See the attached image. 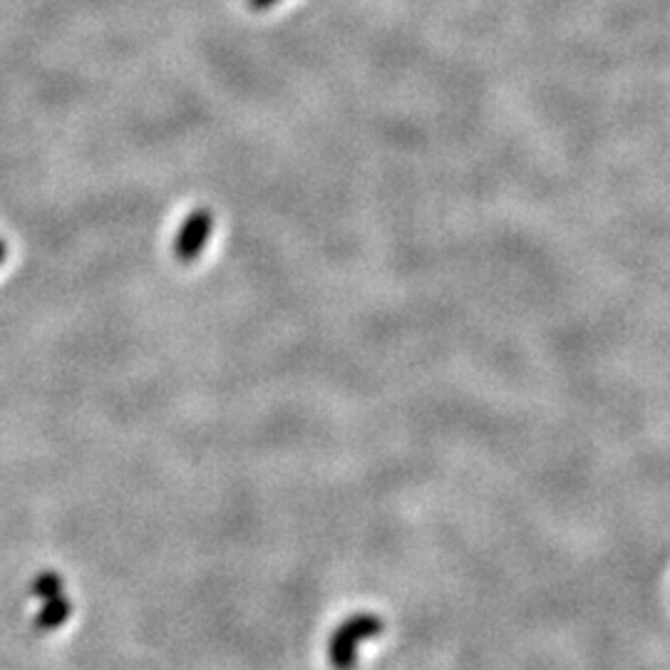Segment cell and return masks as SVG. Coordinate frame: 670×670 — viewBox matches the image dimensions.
<instances>
[{
  "mask_svg": "<svg viewBox=\"0 0 670 670\" xmlns=\"http://www.w3.org/2000/svg\"><path fill=\"white\" fill-rule=\"evenodd\" d=\"M67 616V603L63 596H53V599H48V606H45V611L38 616V623L45 628H53L58 626V623H63V618Z\"/></svg>",
  "mask_w": 670,
  "mask_h": 670,
  "instance_id": "3",
  "label": "cell"
},
{
  "mask_svg": "<svg viewBox=\"0 0 670 670\" xmlns=\"http://www.w3.org/2000/svg\"><path fill=\"white\" fill-rule=\"evenodd\" d=\"M5 256H8V244H5L3 239H0V264L5 261Z\"/></svg>",
  "mask_w": 670,
  "mask_h": 670,
  "instance_id": "5",
  "label": "cell"
},
{
  "mask_svg": "<svg viewBox=\"0 0 670 670\" xmlns=\"http://www.w3.org/2000/svg\"><path fill=\"white\" fill-rule=\"evenodd\" d=\"M211 231H214V214L209 209H197L184 219L182 229L174 239V256H177L179 264L189 266L204 254Z\"/></svg>",
  "mask_w": 670,
  "mask_h": 670,
  "instance_id": "1",
  "label": "cell"
},
{
  "mask_svg": "<svg viewBox=\"0 0 670 670\" xmlns=\"http://www.w3.org/2000/svg\"><path fill=\"white\" fill-rule=\"evenodd\" d=\"M276 3H278V0H249V5L254 10H268V8H273Z\"/></svg>",
  "mask_w": 670,
  "mask_h": 670,
  "instance_id": "4",
  "label": "cell"
},
{
  "mask_svg": "<svg viewBox=\"0 0 670 670\" xmlns=\"http://www.w3.org/2000/svg\"><path fill=\"white\" fill-rule=\"evenodd\" d=\"M375 631H380V626L375 621H370V618H358L353 626L343 628L338 641H335V663L348 668L350 658H353V643L358 641V636H368V633H375Z\"/></svg>",
  "mask_w": 670,
  "mask_h": 670,
  "instance_id": "2",
  "label": "cell"
}]
</instances>
